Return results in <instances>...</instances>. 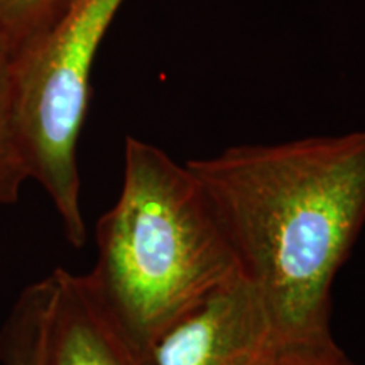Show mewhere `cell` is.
I'll return each instance as SVG.
<instances>
[{"label": "cell", "instance_id": "cell-1", "mask_svg": "<svg viewBox=\"0 0 365 365\" xmlns=\"http://www.w3.org/2000/svg\"><path fill=\"white\" fill-rule=\"evenodd\" d=\"M281 341L330 336L331 286L365 223V130L186 163Z\"/></svg>", "mask_w": 365, "mask_h": 365}, {"label": "cell", "instance_id": "cell-2", "mask_svg": "<svg viewBox=\"0 0 365 365\" xmlns=\"http://www.w3.org/2000/svg\"><path fill=\"white\" fill-rule=\"evenodd\" d=\"M95 240L91 281L145 359L168 328L242 277L186 163L135 137L125 139L120 195Z\"/></svg>", "mask_w": 365, "mask_h": 365}, {"label": "cell", "instance_id": "cell-3", "mask_svg": "<svg viewBox=\"0 0 365 365\" xmlns=\"http://www.w3.org/2000/svg\"><path fill=\"white\" fill-rule=\"evenodd\" d=\"M124 2L71 0L34 43L12 58L14 113L29 180L49 196L75 249L86 244L78 143L91 70Z\"/></svg>", "mask_w": 365, "mask_h": 365}, {"label": "cell", "instance_id": "cell-4", "mask_svg": "<svg viewBox=\"0 0 365 365\" xmlns=\"http://www.w3.org/2000/svg\"><path fill=\"white\" fill-rule=\"evenodd\" d=\"M281 345L259 291L240 277L159 336L149 365H272Z\"/></svg>", "mask_w": 365, "mask_h": 365}, {"label": "cell", "instance_id": "cell-5", "mask_svg": "<svg viewBox=\"0 0 365 365\" xmlns=\"http://www.w3.org/2000/svg\"><path fill=\"white\" fill-rule=\"evenodd\" d=\"M53 281L49 365H149L90 274L58 267Z\"/></svg>", "mask_w": 365, "mask_h": 365}, {"label": "cell", "instance_id": "cell-6", "mask_svg": "<svg viewBox=\"0 0 365 365\" xmlns=\"http://www.w3.org/2000/svg\"><path fill=\"white\" fill-rule=\"evenodd\" d=\"M51 276L26 286L0 328L2 365H49Z\"/></svg>", "mask_w": 365, "mask_h": 365}, {"label": "cell", "instance_id": "cell-7", "mask_svg": "<svg viewBox=\"0 0 365 365\" xmlns=\"http://www.w3.org/2000/svg\"><path fill=\"white\" fill-rule=\"evenodd\" d=\"M29 181L16 113H14L12 54L0 34V207L16 205L22 186Z\"/></svg>", "mask_w": 365, "mask_h": 365}, {"label": "cell", "instance_id": "cell-8", "mask_svg": "<svg viewBox=\"0 0 365 365\" xmlns=\"http://www.w3.org/2000/svg\"><path fill=\"white\" fill-rule=\"evenodd\" d=\"M71 0H0V34L12 58L34 43Z\"/></svg>", "mask_w": 365, "mask_h": 365}, {"label": "cell", "instance_id": "cell-9", "mask_svg": "<svg viewBox=\"0 0 365 365\" xmlns=\"http://www.w3.org/2000/svg\"><path fill=\"white\" fill-rule=\"evenodd\" d=\"M272 365H355L333 336L314 340L281 341Z\"/></svg>", "mask_w": 365, "mask_h": 365}]
</instances>
